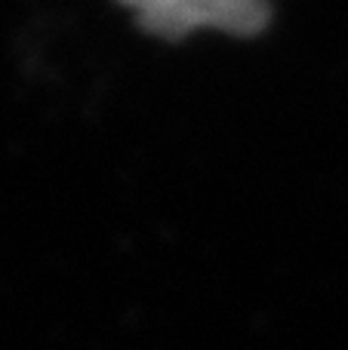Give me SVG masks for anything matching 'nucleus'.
Returning a JSON list of instances; mask_svg holds the SVG:
<instances>
[{"mask_svg": "<svg viewBox=\"0 0 348 350\" xmlns=\"http://www.w3.org/2000/svg\"><path fill=\"white\" fill-rule=\"evenodd\" d=\"M154 37L182 40L191 31L213 28L234 37L262 34L271 22L269 0H117Z\"/></svg>", "mask_w": 348, "mask_h": 350, "instance_id": "nucleus-1", "label": "nucleus"}]
</instances>
